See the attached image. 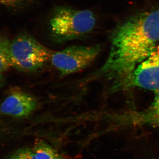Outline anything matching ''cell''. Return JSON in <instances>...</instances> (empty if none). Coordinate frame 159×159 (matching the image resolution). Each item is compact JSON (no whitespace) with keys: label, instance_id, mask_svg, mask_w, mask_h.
Segmentation results:
<instances>
[{"label":"cell","instance_id":"cell-10","mask_svg":"<svg viewBox=\"0 0 159 159\" xmlns=\"http://www.w3.org/2000/svg\"><path fill=\"white\" fill-rule=\"evenodd\" d=\"M9 159H36L33 150L24 148L15 152Z\"/></svg>","mask_w":159,"mask_h":159},{"label":"cell","instance_id":"cell-6","mask_svg":"<svg viewBox=\"0 0 159 159\" xmlns=\"http://www.w3.org/2000/svg\"><path fill=\"white\" fill-rule=\"evenodd\" d=\"M37 106L34 97L16 89L9 92L0 106V112L9 116L22 118L32 113Z\"/></svg>","mask_w":159,"mask_h":159},{"label":"cell","instance_id":"cell-11","mask_svg":"<svg viewBox=\"0 0 159 159\" xmlns=\"http://www.w3.org/2000/svg\"><path fill=\"white\" fill-rule=\"evenodd\" d=\"M23 0H0V4L8 6H14L20 4Z\"/></svg>","mask_w":159,"mask_h":159},{"label":"cell","instance_id":"cell-4","mask_svg":"<svg viewBox=\"0 0 159 159\" xmlns=\"http://www.w3.org/2000/svg\"><path fill=\"white\" fill-rule=\"evenodd\" d=\"M99 46H73L52 54L51 64L61 75H69L85 69L95 60Z\"/></svg>","mask_w":159,"mask_h":159},{"label":"cell","instance_id":"cell-7","mask_svg":"<svg viewBox=\"0 0 159 159\" xmlns=\"http://www.w3.org/2000/svg\"><path fill=\"white\" fill-rule=\"evenodd\" d=\"M138 117L134 120L138 124L159 127V92L148 109Z\"/></svg>","mask_w":159,"mask_h":159},{"label":"cell","instance_id":"cell-2","mask_svg":"<svg viewBox=\"0 0 159 159\" xmlns=\"http://www.w3.org/2000/svg\"><path fill=\"white\" fill-rule=\"evenodd\" d=\"M96 22L95 15L90 10L57 7L50 21V37L57 43L80 38L93 30Z\"/></svg>","mask_w":159,"mask_h":159},{"label":"cell","instance_id":"cell-9","mask_svg":"<svg viewBox=\"0 0 159 159\" xmlns=\"http://www.w3.org/2000/svg\"><path fill=\"white\" fill-rule=\"evenodd\" d=\"M10 41L0 35V74L9 70L11 66L10 54Z\"/></svg>","mask_w":159,"mask_h":159},{"label":"cell","instance_id":"cell-8","mask_svg":"<svg viewBox=\"0 0 159 159\" xmlns=\"http://www.w3.org/2000/svg\"><path fill=\"white\" fill-rule=\"evenodd\" d=\"M33 151L36 159H62L56 149L42 141L35 143Z\"/></svg>","mask_w":159,"mask_h":159},{"label":"cell","instance_id":"cell-12","mask_svg":"<svg viewBox=\"0 0 159 159\" xmlns=\"http://www.w3.org/2000/svg\"><path fill=\"white\" fill-rule=\"evenodd\" d=\"M3 82V77L2 76V74H0V86L2 84Z\"/></svg>","mask_w":159,"mask_h":159},{"label":"cell","instance_id":"cell-1","mask_svg":"<svg viewBox=\"0 0 159 159\" xmlns=\"http://www.w3.org/2000/svg\"><path fill=\"white\" fill-rule=\"evenodd\" d=\"M108 58L98 75L129 78L159 42V9L132 16L111 34Z\"/></svg>","mask_w":159,"mask_h":159},{"label":"cell","instance_id":"cell-5","mask_svg":"<svg viewBox=\"0 0 159 159\" xmlns=\"http://www.w3.org/2000/svg\"><path fill=\"white\" fill-rule=\"evenodd\" d=\"M129 78L136 86L159 91V45L137 66Z\"/></svg>","mask_w":159,"mask_h":159},{"label":"cell","instance_id":"cell-3","mask_svg":"<svg viewBox=\"0 0 159 159\" xmlns=\"http://www.w3.org/2000/svg\"><path fill=\"white\" fill-rule=\"evenodd\" d=\"M53 53L28 34H20L10 42L11 66L22 72L38 70L51 60Z\"/></svg>","mask_w":159,"mask_h":159}]
</instances>
